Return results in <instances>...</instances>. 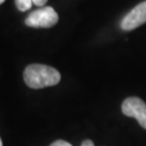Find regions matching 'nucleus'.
Segmentation results:
<instances>
[{
    "mask_svg": "<svg viewBox=\"0 0 146 146\" xmlns=\"http://www.w3.org/2000/svg\"><path fill=\"white\" fill-rule=\"evenodd\" d=\"M58 21V15L51 7H42L41 9L33 11L25 20V24L29 27L50 28Z\"/></svg>",
    "mask_w": 146,
    "mask_h": 146,
    "instance_id": "f03ea898",
    "label": "nucleus"
},
{
    "mask_svg": "<svg viewBox=\"0 0 146 146\" xmlns=\"http://www.w3.org/2000/svg\"><path fill=\"white\" fill-rule=\"evenodd\" d=\"M5 0H0V5H2V3H3V2H5Z\"/></svg>",
    "mask_w": 146,
    "mask_h": 146,
    "instance_id": "1a4fd4ad",
    "label": "nucleus"
},
{
    "mask_svg": "<svg viewBox=\"0 0 146 146\" xmlns=\"http://www.w3.org/2000/svg\"><path fill=\"white\" fill-rule=\"evenodd\" d=\"M0 146H2V141H1V139H0Z\"/></svg>",
    "mask_w": 146,
    "mask_h": 146,
    "instance_id": "9d476101",
    "label": "nucleus"
},
{
    "mask_svg": "<svg viewBox=\"0 0 146 146\" xmlns=\"http://www.w3.org/2000/svg\"><path fill=\"white\" fill-rule=\"evenodd\" d=\"M80 146H94V143L91 140H84Z\"/></svg>",
    "mask_w": 146,
    "mask_h": 146,
    "instance_id": "6e6552de",
    "label": "nucleus"
},
{
    "mask_svg": "<svg viewBox=\"0 0 146 146\" xmlns=\"http://www.w3.org/2000/svg\"><path fill=\"white\" fill-rule=\"evenodd\" d=\"M146 23V1L133 8L132 10L122 19L120 26L123 31H133Z\"/></svg>",
    "mask_w": 146,
    "mask_h": 146,
    "instance_id": "20e7f679",
    "label": "nucleus"
},
{
    "mask_svg": "<svg viewBox=\"0 0 146 146\" xmlns=\"http://www.w3.org/2000/svg\"><path fill=\"white\" fill-rule=\"evenodd\" d=\"M50 146H73L72 144H69L68 142L63 141V140H58V141L53 142Z\"/></svg>",
    "mask_w": 146,
    "mask_h": 146,
    "instance_id": "423d86ee",
    "label": "nucleus"
},
{
    "mask_svg": "<svg viewBox=\"0 0 146 146\" xmlns=\"http://www.w3.org/2000/svg\"><path fill=\"white\" fill-rule=\"evenodd\" d=\"M121 110L125 116L135 118L142 128L146 129V104L144 101L135 96L128 98L121 105Z\"/></svg>",
    "mask_w": 146,
    "mask_h": 146,
    "instance_id": "7ed1b4c3",
    "label": "nucleus"
},
{
    "mask_svg": "<svg viewBox=\"0 0 146 146\" xmlns=\"http://www.w3.org/2000/svg\"><path fill=\"white\" fill-rule=\"evenodd\" d=\"M33 1V3L37 7H43V5L47 3L48 0H31Z\"/></svg>",
    "mask_w": 146,
    "mask_h": 146,
    "instance_id": "0eeeda50",
    "label": "nucleus"
},
{
    "mask_svg": "<svg viewBox=\"0 0 146 146\" xmlns=\"http://www.w3.org/2000/svg\"><path fill=\"white\" fill-rule=\"evenodd\" d=\"M15 3L17 9L22 12L29 10L33 5V1L31 0H15Z\"/></svg>",
    "mask_w": 146,
    "mask_h": 146,
    "instance_id": "39448f33",
    "label": "nucleus"
},
{
    "mask_svg": "<svg viewBox=\"0 0 146 146\" xmlns=\"http://www.w3.org/2000/svg\"><path fill=\"white\" fill-rule=\"evenodd\" d=\"M24 80L29 88L42 89L58 84L61 80V74L58 69L48 65L31 64L24 72Z\"/></svg>",
    "mask_w": 146,
    "mask_h": 146,
    "instance_id": "f257e3e1",
    "label": "nucleus"
}]
</instances>
